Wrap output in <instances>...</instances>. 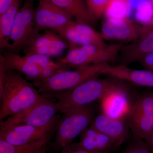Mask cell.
Returning a JSON list of instances; mask_svg holds the SVG:
<instances>
[{"mask_svg": "<svg viewBox=\"0 0 153 153\" xmlns=\"http://www.w3.org/2000/svg\"><path fill=\"white\" fill-rule=\"evenodd\" d=\"M35 87L19 72L7 70L0 63L1 122L47 98Z\"/></svg>", "mask_w": 153, "mask_h": 153, "instance_id": "cell-1", "label": "cell"}, {"mask_svg": "<svg viewBox=\"0 0 153 153\" xmlns=\"http://www.w3.org/2000/svg\"><path fill=\"white\" fill-rule=\"evenodd\" d=\"M115 79H100L95 77L71 89L53 94L47 98L57 99L56 103L59 112L64 113L100 100L108 92L121 84Z\"/></svg>", "mask_w": 153, "mask_h": 153, "instance_id": "cell-2", "label": "cell"}, {"mask_svg": "<svg viewBox=\"0 0 153 153\" xmlns=\"http://www.w3.org/2000/svg\"><path fill=\"white\" fill-rule=\"evenodd\" d=\"M108 63L90 64L77 67L73 70L63 69L52 77L33 84L42 95L47 97L53 94L73 88L92 78L102 74Z\"/></svg>", "mask_w": 153, "mask_h": 153, "instance_id": "cell-3", "label": "cell"}, {"mask_svg": "<svg viewBox=\"0 0 153 153\" xmlns=\"http://www.w3.org/2000/svg\"><path fill=\"white\" fill-rule=\"evenodd\" d=\"M56 125V135L52 147L60 151L71 144L80 135L95 116V109L92 104L71 110L63 114Z\"/></svg>", "mask_w": 153, "mask_h": 153, "instance_id": "cell-4", "label": "cell"}, {"mask_svg": "<svg viewBox=\"0 0 153 153\" xmlns=\"http://www.w3.org/2000/svg\"><path fill=\"white\" fill-rule=\"evenodd\" d=\"M123 47L120 42L104 46L94 45L76 46L69 44L67 55L57 61L67 68L80 67L90 64L108 63L114 60Z\"/></svg>", "mask_w": 153, "mask_h": 153, "instance_id": "cell-5", "label": "cell"}, {"mask_svg": "<svg viewBox=\"0 0 153 153\" xmlns=\"http://www.w3.org/2000/svg\"><path fill=\"white\" fill-rule=\"evenodd\" d=\"M34 4V0H27L17 13L11 34L12 43L7 51L19 54L39 32L36 28Z\"/></svg>", "mask_w": 153, "mask_h": 153, "instance_id": "cell-6", "label": "cell"}, {"mask_svg": "<svg viewBox=\"0 0 153 153\" xmlns=\"http://www.w3.org/2000/svg\"><path fill=\"white\" fill-rule=\"evenodd\" d=\"M58 112L56 102L47 98L1 122L0 128L17 125L45 126L57 116Z\"/></svg>", "mask_w": 153, "mask_h": 153, "instance_id": "cell-7", "label": "cell"}, {"mask_svg": "<svg viewBox=\"0 0 153 153\" xmlns=\"http://www.w3.org/2000/svg\"><path fill=\"white\" fill-rule=\"evenodd\" d=\"M127 120L134 139L145 140L153 133V92L140 95L133 102Z\"/></svg>", "mask_w": 153, "mask_h": 153, "instance_id": "cell-8", "label": "cell"}, {"mask_svg": "<svg viewBox=\"0 0 153 153\" xmlns=\"http://www.w3.org/2000/svg\"><path fill=\"white\" fill-rule=\"evenodd\" d=\"M60 117V116L57 115L51 122L45 126L17 125L0 128V139L15 145L37 142L44 137L54 134Z\"/></svg>", "mask_w": 153, "mask_h": 153, "instance_id": "cell-9", "label": "cell"}, {"mask_svg": "<svg viewBox=\"0 0 153 153\" xmlns=\"http://www.w3.org/2000/svg\"><path fill=\"white\" fill-rule=\"evenodd\" d=\"M36 30H52L57 32L66 27L74 20L73 17L58 7L50 0H38L35 8Z\"/></svg>", "mask_w": 153, "mask_h": 153, "instance_id": "cell-10", "label": "cell"}, {"mask_svg": "<svg viewBox=\"0 0 153 153\" xmlns=\"http://www.w3.org/2000/svg\"><path fill=\"white\" fill-rule=\"evenodd\" d=\"M99 100L102 113L115 120L127 119L133 102L127 88L122 84L108 92Z\"/></svg>", "mask_w": 153, "mask_h": 153, "instance_id": "cell-11", "label": "cell"}, {"mask_svg": "<svg viewBox=\"0 0 153 153\" xmlns=\"http://www.w3.org/2000/svg\"><path fill=\"white\" fill-rule=\"evenodd\" d=\"M141 33V25L128 19H106L102 25V36L107 40L131 43L139 38Z\"/></svg>", "mask_w": 153, "mask_h": 153, "instance_id": "cell-12", "label": "cell"}, {"mask_svg": "<svg viewBox=\"0 0 153 153\" xmlns=\"http://www.w3.org/2000/svg\"><path fill=\"white\" fill-rule=\"evenodd\" d=\"M56 33L66 39L71 45H94L100 47L106 45L101 33L94 30L90 25L80 23L75 20Z\"/></svg>", "mask_w": 153, "mask_h": 153, "instance_id": "cell-13", "label": "cell"}, {"mask_svg": "<svg viewBox=\"0 0 153 153\" xmlns=\"http://www.w3.org/2000/svg\"><path fill=\"white\" fill-rule=\"evenodd\" d=\"M89 126L110 137L120 146L128 138L130 128L127 120L113 119L101 113L95 115Z\"/></svg>", "mask_w": 153, "mask_h": 153, "instance_id": "cell-14", "label": "cell"}, {"mask_svg": "<svg viewBox=\"0 0 153 153\" xmlns=\"http://www.w3.org/2000/svg\"><path fill=\"white\" fill-rule=\"evenodd\" d=\"M79 147L91 152L114 153L120 146L112 138L91 126L80 134V141L76 143Z\"/></svg>", "mask_w": 153, "mask_h": 153, "instance_id": "cell-15", "label": "cell"}, {"mask_svg": "<svg viewBox=\"0 0 153 153\" xmlns=\"http://www.w3.org/2000/svg\"><path fill=\"white\" fill-rule=\"evenodd\" d=\"M102 74L140 86L153 88V72L146 69H134L125 65L113 66L108 64L102 71Z\"/></svg>", "mask_w": 153, "mask_h": 153, "instance_id": "cell-16", "label": "cell"}, {"mask_svg": "<svg viewBox=\"0 0 153 153\" xmlns=\"http://www.w3.org/2000/svg\"><path fill=\"white\" fill-rule=\"evenodd\" d=\"M153 52V30L140 36L136 41L122 47L120 56L123 64L140 61Z\"/></svg>", "mask_w": 153, "mask_h": 153, "instance_id": "cell-17", "label": "cell"}, {"mask_svg": "<svg viewBox=\"0 0 153 153\" xmlns=\"http://www.w3.org/2000/svg\"><path fill=\"white\" fill-rule=\"evenodd\" d=\"M0 55V63L7 70H14L23 74L26 79L34 81L41 79V68L30 63L24 57L18 54L6 50Z\"/></svg>", "mask_w": 153, "mask_h": 153, "instance_id": "cell-18", "label": "cell"}, {"mask_svg": "<svg viewBox=\"0 0 153 153\" xmlns=\"http://www.w3.org/2000/svg\"><path fill=\"white\" fill-rule=\"evenodd\" d=\"M58 7L70 14L75 21L91 25L94 23L83 0H50Z\"/></svg>", "mask_w": 153, "mask_h": 153, "instance_id": "cell-19", "label": "cell"}, {"mask_svg": "<svg viewBox=\"0 0 153 153\" xmlns=\"http://www.w3.org/2000/svg\"><path fill=\"white\" fill-rule=\"evenodd\" d=\"M21 0H18L13 6L0 15V49L7 50L11 43L10 36L15 18L20 9Z\"/></svg>", "mask_w": 153, "mask_h": 153, "instance_id": "cell-20", "label": "cell"}, {"mask_svg": "<svg viewBox=\"0 0 153 153\" xmlns=\"http://www.w3.org/2000/svg\"><path fill=\"white\" fill-rule=\"evenodd\" d=\"M52 134L47 136L37 142L22 145L11 144L0 139V153H47V146Z\"/></svg>", "mask_w": 153, "mask_h": 153, "instance_id": "cell-21", "label": "cell"}, {"mask_svg": "<svg viewBox=\"0 0 153 153\" xmlns=\"http://www.w3.org/2000/svg\"><path fill=\"white\" fill-rule=\"evenodd\" d=\"M132 12L128 0H110L103 16L106 19H128Z\"/></svg>", "mask_w": 153, "mask_h": 153, "instance_id": "cell-22", "label": "cell"}, {"mask_svg": "<svg viewBox=\"0 0 153 153\" xmlns=\"http://www.w3.org/2000/svg\"><path fill=\"white\" fill-rule=\"evenodd\" d=\"M69 47V43L68 41L59 35L48 45L36 49L30 54L36 53L49 57H57L61 55Z\"/></svg>", "mask_w": 153, "mask_h": 153, "instance_id": "cell-23", "label": "cell"}, {"mask_svg": "<svg viewBox=\"0 0 153 153\" xmlns=\"http://www.w3.org/2000/svg\"><path fill=\"white\" fill-rule=\"evenodd\" d=\"M59 35L53 30L45 31L44 33L38 32L33 36L28 46L24 50L25 55L30 54L33 51L45 47L56 39Z\"/></svg>", "mask_w": 153, "mask_h": 153, "instance_id": "cell-24", "label": "cell"}, {"mask_svg": "<svg viewBox=\"0 0 153 153\" xmlns=\"http://www.w3.org/2000/svg\"><path fill=\"white\" fill-rule=\"evenodd\" d=\"M24 57L28 62L34 64L41 68H60V69H68L58 61H54L51 58L46 55H40L36 53L26 54Z\"/></svg>", "mask_w": 153, "mask_h": 153, "instance_id": "cell-25", "label": "cell"}, {"mask_svg": "<svg viewBox=\"0 0 153 153\" xmlns=\"http://www.w3.org/2000/svg\"><path fill=\"white\" fill-rule=\"evenodd\" d=\"M135 10V19L142 25L147 24L152 18L153 11L149 0L141 2Z\"/></svg>", "mask_w": 153, "mask_h": 153, "instance_id": "cell-26", "label": "cell"}, {"mask_svg": "<svg viewBox=\"0 0 153 153\" xmlns=\"http://www.w3.org/2000/svg\"><path fill=\"white\" fill-rule=\"evenodd\" d=\"M110 0H85V4L94 22L103 16L105 8Z\"/></svg>", "mask_w": 153, "mask_h": 153, "instance_id": "cell-27", "label": "cell"}, {"mask_svg": "<svg viewBox=\"0 0 153 153\" xmlns=\"http://www.w3.org/2000/svg\"><path fill=\"white\" fill-rule=\"evenodd\" d=\"M120 153H152L147 143L144 140L135 139Z\"/></svg>", "mask_w": 153, "mask_h": 153, "instance_id": "cell-28", "label": "cell"}, {"mask_svg": "<svg viewBox=\"0 0 153 153\" xmlns=\"http://www.w3.org/2000/svg\"><path fill=\"white\" fill-rule=\"evenodd\" d=\"M58 153H114L112 152H91L84 149L79 147L76 144V143H72L71 144L64 148Z\"/></svg>", "mask_w": 153, "mask_h": 153, "instance_id": "cell-29", "label": "cell"}, {"mask_svg": "<svg viewBox=\"0 0 153 153\" xmlns=\"http://www.w3.org/2000/svg\"><path fill=\"white\" fill-rule=\"evenodd\" d=\"M140 62L146 70L153 72V52L146 55Z\"/></svg>", "mask_w": 153, "mask_h": 153, "instance_id": "cell-30", "label": "cell"}, {"mask_svg": "<svg viewBox=\"0 0 153 153\" xmlns=\"http://www.w3.org/2000/svg\"><path fill=\"white\" fill-rule=\"evenodd\" d=\"M18 0H0V15L4 13Z\"/></svg>", "mask_w": 153, "mask_h": 153, "instance_id": "cell-31", "label": "cell"}, {"mask_svg": "<svg viewBox=\"0 0 153 153\" xmlns=\"http://www.w3.org/2000/svg\"><path fill=\"white\" fill-rule=\"evenodd\" d=\"M147 143L150 149L151 152L153 153V133L151 134L149 136L144 140Z\"/></svg>", "mask_w": 153, "mask_h": 153, "instance_id": "cell-32", "label": "cell"}, {"mask_svg": "<svg viewBox=\"0 0 153 153\" xmlns=\"http://www.w3.org/2000/svg\"><path fill=\"white\" fill-rule=\"evenodd\" d=\"M128 1L131 8L133 11L134 10H135L139 3L144 0H128Z\"/></svg>", "mask_w": 153, "mask_h": 153, "instance_id": "cell-33", "label": "cell"}, {"mask_svg": "<svg viewBox=\"0 0 153 153\" xmlns=\"http://www.w3.org/2000/svg\"><path fill=\"white\" fill-rule=\"evenodd\" d=\"M150 2L151 5H152V10L153 11V0H149Z\"/></svg>", "mask_w": 153, "mask_h": 153, "instance_id": "cell-34", "label": "cell"}, {"mask_svg": "<svg viewBox=\"0 0 153 153\" xmlns=\"http://www.w3.org/2000/svg\"></svg>", "mask_w": 153, "mask_h": 153, "instance_id": "cell-35", "label": "cell"}]
</instances>
